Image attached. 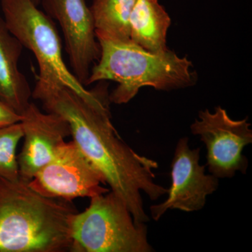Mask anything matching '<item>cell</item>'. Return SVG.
I'll list each match as a JSON object with an SVG mask.
<instances>
[{"instance_id":"1","label":"cell","mask_w":252,"mask_h":252,"mask_svg":"<svg viewBox=\"0 0 252 252\" xmlns=\"http://www.w3.org/2000/svg\"><path fill=\"white\" fill-rule=\"evenodd\" d=\"M32 97L42 102L46 112L67 121L74 143L124 200L135 223L149 221L141 192L152 200L168 193V189L156 183L158 162L136 153L122 140L111 122L110 113L96 109L69 88L33 90Z\"/></svg>"},{"instance_id":"2","label":"cell","mask_w":252,"mask_h":252,"mask_svg":"<svg viewBox=\"0 0 252 252\" xmlns=\"http://www.w3.org/2000/svg\"><path fill=\"white\" fill-rule=\"evenodd\" d=\"M70 200L43 196L21 180L0 177V252H65L72 246Z\"/></svg>"},{"instance_id":"3","label":"cell","mask_w":252,"mask_h":252,"mask_svg":"<svg viewBox=\"0 0 252 252\" xmlns=\"http://www.w3.org/2000/svg\"><path fill=\"white\" fill-rule=\"evenodd\" d=\"M97 39L100 56L91 69L86 86L99 81H116L119 86L109 96L113 103H127L146 86L170 91L193 86L196 81L191 61L170 50L155 54L131 40Z\"/></svg>"},{"instance_id":"4","label":"cell","mask_w":252,"mask_h":252,"mask_svg":"<svg viewBox=\"0 0 252 252\" xmlns=\"http://www.w3.org/2000/svg\"><path fill=\"white\" fill-rule=\"evenodd\" d=\"M0 2L8 30L37 61L39 72L34 89L65 86L96 109L110 113L106 91H88L68 69L63 60L61 38L51 18L32 0Z\"/></svg>"},{"instance_id":"5","label":"cell","mask_w":252,"mask_h":252,"mask_svg":"<svg viewBox=\"0 0 252 252\" xmlns=\"http://www.w3.org/2000/svg\"><path fill=\"white\" fill-rule=\"evenodd\" d=\"M72 222L74 252H150L145 223H136L124 200L109 190L91 198Z\"/></svg>"},{"instance_id":"6","label":"cell","mask_w":252,"mask_h":252,"mask_svg":"<svg viewBox=\"0 0 252 252\" xmlns=\"http://www.w3.org/2000/svg\"><path fill=\"white\" fill-rule=\"evenodd\" d=\"M198 118L190 130L205 144L209 172L219 179L231 178L238 171L246 173L248 160L243 151L252 143L248 119L233 120L220 106L214 112L200 111Z\"/></svg>"},{"instance_id":"7","label":"cell","mask_w":252,"mask_h":252,"mask_svg":"<svg viewBox=\"0 0 252 252\" xmlns=\"http://www.w3.org/2000/svg\"><path fill=\"white\" fill-rule=\"evenodd\" d=\"M102 184H107L102 174L73 140L61 144L52 160L28 182L43 196L70 201L109 192Z\"/></svg>"},{"instance_id":"8","label":"cell","mask_w":252,"mask_h":252,"mask_svg":"<svg viewBox=\"0 0 252 252\" xmlns=\"http://www.w3.org/2000/svg\"><path fill=\"white\" fill-rule=\"evenodd\" d=\"M200 149H190L188 137L177 142L171 167L172 185L165 201L150 207L151 215L158 220L168 210L186 212L198 211L207 198L216 191L219 178L205 174L206 165L200 164Z\"/></svg>"},{"instance_id":"9","label":"cell","mask_w":252,"mask_h":252,"mask_svg":"<svg viewBox=\"0 0 252 252\" xmlns=\"http://www.w3.org/2000/svg\"><path fill=\"white\" fill-rule=\"evenodd\" d=\"M46 14L57 20L64 35L73 74L84 86L100 47L94 16L85 0H42Z\"/></svg>"},{"instance_id":"10","label":"cell","mask_w":252,"mask_h":252,"mask_svg":"<svg viewBox=\"0 0 252 252\" xmlns=\"http://www.w3.org/2000/svg\"><path fill=\"white\" fill-rule=\"evenodd\" d=\"M21 115L24 142L17 156L18 172L19 179L28 182L52 160L60 145L71 136V130L64 118L42 112L32 102Z\"/></svg>"},{"instance_id":"11","label":"cell","mask_w":252,"mask_h":252,"mask_svg":"<svg viewBox=\"0 0 252 252\" xmlns=\"http://www.w3.org/2000/svg\"><path fill=\"white\" fill-rule=\"evenodd\" d=\"M23 46L0 17V99L22 114L31 103L32 91L18 62Z\"/></svg>"},{"instance_id":"12","label":"cell","mask_w":252,"mask_h":252,"mask_svg":"<svg viewBox=\"0 0 252 252\" xmlns=\"http://www.w3.org/2000/svg\"><path fill=\"white\" fill-rule=\"evenodd\" d=\"M129 23L132 42L155 54L169 50L167 33L171 18L158 0H137Z\"/></svg>"},{"instance_id":"13","label":"cell","mask_w":252,"mask_h":252,"mask_svg":"<svg viewBox=\"0 0 252 252\" xmlns=\"http://www.w3.org/2000/svg\"><path fill=\"white\" fill-rule=\"evenodd\" d=\"M137 0H93L96 36L130 41V16Z\"/></svg>"},{"instance_id":"14","label":"cell","mask_w":252,"mask_h":252,"mask_svg":"<svg viewBox=\"0 0 252 252\" xmlns=\"http://www.w3.org/2000/svg\"><path fill=\"white\" fill-rule=\"evenodd\" d=\"M22 139L21 123L0 127V177L19 180L16 149Z\"/></svg>"},{"instance_id":"15","label":"cell","mask_w":252,"mask_h":252,"mask_svg":"<svg viewBox=\"0 0 252 252\" xmlns=\"http://www.w3.org/2000/svg\"><path fill=\"white\" fill-rule=\"evenodd\" d=\"M22 115L0 99V127L21 123Z\"/></svg>"},{"instance_id":"16","label":"cell","mask_w":252,"mask_h":252,"mask_svg":"<svg viewBox=\"0 0 252 252\" xmlns=\"http://www.w3.org/2000/svg\"><path fill=\"white\" fill-rule=\"evenodd\" d=\"M32 1L36 6H39V5L41 4V1H42V0H32Z\"/></svg>"}]
</instances>
